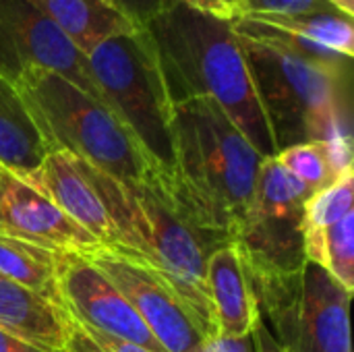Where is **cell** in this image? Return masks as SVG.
<instances>
[{
	"label": "cell",
	"instance_id": "1",
	"mask_svg": "<svg viewBox=\"0 0 354 352\" xmlns=\"http://www.w3.org/2000/svg\"><path fill=\"white\" fill-rule=\"evenodd\" d=\"M81 168L110 216V245L151 268L191 309L203 338L216 336L205 268L212 253L232 239L201 224L176 197L172 178L160 170L139 183H118L85 162Z\"/></svg>",
	"mask_w": 354,
	"mask_h": 352
},
{
	"label": "cell",
	"instance_id": "2",
	"mask_svg": "<svg viewBox=\"0 0 354 352\" xmlns=\"http://www.w3.org/2000/svg\"><path fill=\"white\" fill-rule=\"evenodd\" d=\"M143 27L151 37L172 106L212 100L263 158L278 154L234 21L205 15L180 0H166Z\"/></svg>",
	"mask_w": 354,
	"mask_h": 352
},
{
	"label": "cell",
	"instance_id": "3",
	"mask_svg": "<svg viewBox=\"0 0 354 352\" xmlns=\"http://www.w3.org/2000/svg\"><path fill=\"white\" fill-rule=\"evenodd\" d=\"M172 189L205 226L234 237L263 164V156L212 100L172 108Z\"/></svg>",
	"mask_w": 354,
	"mask_h": 352
},
{
	"label": "cell",
	"instance_id": "4",
	"mask_svg": "<svg viewBox=\"0 0 354 352\" xmlns=\"http://www.w3.org/2000/svg\"><path fill=\"white\" fill-rule=\"evenodd\" d=\"M241 46L278 151L353 135V71L311 62L270 39L241 35Z\"/></svg>",
	"mask_w": 354,
	"mask_h": 352
},
{
	"label": "cell",
	"instance_id": "5",
	"mask_svg": "<svg viewBox=\"0 0 354 352\" xmlns=\"http://www.w3.org/2000/svg\"><path fill=\"white\" fill-rule=\"evenodd\" d=\"M15 85L50 151H66L118 183L156 170L114 112L62 75L31 66Z\"/></svg>",
	"mask_w": 354,
	"mask_h": 352
},
{
	"label": "cell",
	"instance_id": "6",
	"mask_svg": "<svg viewBox=\"0 0 354 352\" xmlns=\"http://www.w3.org/2000/svg\"><path fill=\"white\" fill-rule=\"evenodd\" d=\"M102 102L129 129L156 170L172 178V102L145 27L114 35L87 56Z\"/></svg>",
	"mask_w": 354,
	"mask_h": 352
},
{
	"label": "cell",
	"instance_id": "7",
	"mask_svg": "<svg viewBox=\"0 0 354 352\" xmlns=\"http://www.w3.org/2000/svg\"><path fill=\"white\" fill-rule=\"evenodd\" d=\"M247 270V268H245ZM257 322L288 352H351L353 293L330 272L305 261L299 272H249Z\"/></svg>",
	"mask_w": 354,
	"mask_h": 352
},
{
	"label": "cell",
	"instance_id": "8",
	"mask_svg": "<svg viewBox=\"0 0 354 352\" xmlns=\"http://www.w3.org/2000/svg\"><path fill=\"white\" fill-rule=\"evenodd\" d=\"M313 193L266 158L249 207L232 237L245 268L259 274H288L305 266L303 214Z\"/></svg>",
	"mask_w": 354,
	"mask_h": 352
},
{
	"label": "cell",
	"instance_id": "9",
	"mask_svg": "<svg viewBox=\"0 0 354 352\" xmlns=\"http://www.w3.org/2000/svg\"><path fill=\"white\" fill-rule=\"evenodd\" d=\"M85 259L127 297L164 351L195 352L205 340L191 309L143 261L112 245H100Z\"/></svg>",
	"mask_w": 354,
	"mask_h": 352
},
{
	"label": "cell",
	"instance_id": "10",
	"mask_svg": "<svg viewBox=\"0 0 354 352\" xmlns=\"http://www.w3.org/2000/svg\"><path fill=\"white\" fill-rule=\"evenodd\" d=\"M31 66L54 71L102 102L87 58L54 23L31 0H0V77L17 83Z\"/></svg>",
	"mask_w": 354,
	"mask_h": 352
},
{
	"label": "cell",
	"instance_id": "11",
	"mask_svg": "<svg viewBox=\"0 0 354 352\" xmlns=\"http://www.w3.org/2000/svg\"><path fill=\"white\" fill-rule=\"evenodd\" d=\"M58 290L64 311L81 326L151 352H166L127 297L83 255L60 253Z\"/></svg>",
	"mask_w": 354,
	"mask_h": 352
},
{
	"label": "cell",
	"instance_id": "12",
	"mask_svg": "<svg viewBox=\"0 0 354 352\" xmlns=\"http://www.w3.org/2000/svg\"><path fill=\"white\" fill-rule=\"evenodd\" d=\"M0 232L48 251L83 257L102 245L39 189L6 168L0 172Z\"/></svg>",
	"mask_w": 354,
	"mask_h": 352
},
{
	"label": "cell",
	"instance_id": "13",
	"mask_svg": "<svg viewBox=\"0 0 354 352\" xmlns=\"http://www.w3.org/2000/svg\"><path fill=\"white\" fill-rule=\"evenodd\" d=\"M25 180L39 189L95 241L102 245L114 241L110 216L75 156L66 151H50Z\"/></svg>",
	"mask_w": 354,
	"mask_h": 352
},
{
	"label": "cell",
	"instance_id": "14",
	"mask_svg": "<svg viewBox=\"0 0 354 352\" xmlns=\"http://www.w3.org/2000/svg\"><path fill=\"white\" fill-rule=\"evenodd\" d=\"M205 284L216 332L228 338L247 336L257 322V309L245 261L234 243L212 253L205 268Z\"/></svg>",
	"mask_w": 354,
	"mask_h": 352
},
{
	"label": "cell",
	"instance_id": "15",
	"mask_svg": "<svg viewBox=\"0 0 354 352\" xmlns=\"http://www.w3.org/2000/svg\"><path fill=\"white\" fill-rule=\"evenodd\" d=\"M0 328L46 352H64L68 313L0 274Z\"/></svg>",
	"mask_w": 354,
	"mask_h": 352
},
{
	"label": "cell",
	"instance_id": "16",
	"mask_svg": "<svg viewBox=\"0 0 354 352\" xmlns=\"http://www.w3.org/2000/svg\"><path fill=\"white\" fill-rule=\"evenodd\" d=\"M54 27L87 56L102 41L137 29L127 15L104 0H31Z\"/></svg>",
	"mask_w": 354,
	"mask_h": 352
},
{
	"label": "cell",
	"instance_id": "17",
	"mask_svg": "<svg viewBox=\"0 0 354 352\" xmlns=\"http://www.w3.org/2000/svg\"><path fill=\"white\" fill-rule=\"evenodd\" d=\"M50 147L17 85L0 77V166L27 178Z\"/></svg>",
	"mask_w": 354,
	"mask_h": 352
},
{
	"label": "cell",
	"instance_id": "18",
	"mask_svg": "<svg viewBox=\"0 0 354 352\" xmlns=\"http://www.w3.org/2000/svg\"><path fill=\"white\" fill-rule=\"evenodd\" d=\"M58 266L60 253L0 232V274L62 307L58 290Z\"/></svg>",
	"mask_w": 354,
	"mask_h": 352
},
{
	"label": "cell",
	"instance_id": "19",
	"mask_svg": "<svg viewBox=\"0 0 354 352\" xmlns=\"http://www.w3.org/2000/svg\"><path fill=\"white\" fill-rule=\"evenodd\" d=\"M305 259L330 272L346 290L354 286V212L340 222L303 237Z\"/></svg>",
	"mask_w": 354,
	"mask_h": 352
},
{
	"label": "cell",
	"instance_id": "20",
	"mask_svg": "<svg viewBox=\"0 0 354 352\" xmlns=\"http://www.w3.org/2000/svg\"><path fill=\"white\" fill-rule=\"evenodd\" d=\"M261 23L274 25L284 31H292L307 39H313L346 58H354V19L338 10L307 12V15H261L251 17Z\"/></svg>",
	"mask_w": 354,
	"mask_h": 352
},
{
	"label": "cell",
	"instance_id": "21",
	"mask_svg": "<svg viewBox=\"0 0 354 352\" xmlns=\"http://www.w3.org/2000/svg\"><path fill=\"white\" fill-rule=\"evenodd\" d=\"M354 176L353 170L338 176L326 189L313 193L305 203L303 214V237L324 230L353 212Z\"/></svg>",
	"mask_w": 354,
	"mask_h": 352
},
{
	"label": "cell",
	"instance_id": "22",
	"mask_svg": "<svg viewBox=\"0 0 354 352\" xmlns=\"http://www.w3.org/2000/svg\"><path fill=\"white\" fill-rule=\"evenodd\" d=\"M276 160L288 174H292L299 183H303L311 193H317L334 183L322 143H301V145L286 147L276 154Z\"/></svg>",
	"mask_w": 354,
	"mask_h": 352
},
{
	"label": "cell",
	"instance_id": "23",
	"mask_svg": "<svg viewBox=\"0 0 354 352\" xmlns=\"http://www.w3.org/2000/svg\"><path fill=\"white\" fill-rule=\"evenodd\" d=\"M243 4H245V15L243 17H261V15L288 17V15L336 10L326 0H243Z\"/></svg>",
	"mask_w": 354,
	"mask_h": 352
},
{
	"label": "cell",
	"instance_id": "24",
	"mask_svg": "<svg viewBox=\"0 0 354 352\" xmlns=\"http://www.w3.org/2000/svg\"><path fill=\"white\" fill-rule=\"evenodd\" d=\"M104 2L118 8L139 27H143L166 4V0H104Z\"/></svg>",
	"mask_w": 354,
	"mask_h": 352
},
{
	"label": "cell",
	"instance_id": "25",
	"mask_svg": "<svg viewBox=\"0 0 354 352\" xmlns=\"http://www.w3.org/2000/svg\"><path fill=\"white\" fill-rule=\"evenodd\" d=\"M195 352H257V346H255V336L251 330L247 336H241V338H228L220 334L209 336L199 344V349Z\"/></svg>",
	"mask_w": 354,
	"mask_h": 352
},
{
	"label": "cell",
	"instance_id": "26",
	"mask_svg": "<svg viewBox=\"0 0 354 352\" xmlns=\"http://www.w3.org/2000/svg\"><path fill=\"white\" fill-rule=\"evenodd\" d=\"M85 330V334L93 340V344L100 349L102 352H151L135 342H129V340H120V338H114V336H108V334H102V332H95V330H89L85 326H81Z\"/></svg>",
	"mask_w": 354,
	"mask_h": 352
},
{
	"label": "cell",
	"instance_id": "27",
	"mask_svg": "<svg viewBox=\"0 0 354 352\" xmlns=\"http://www.w3.org/2000/svg\"><path fill=\"white\" fill-rule=\"evenodd\" d=\"M64 352H102L93 340L85 334L81 324L68 315V330H66V349Z\"/></svg>",
	"mask_w": 354,
	"mask_h": 352
},
{
	"label": "cell",
	"instance_id": "28",
	"mask_svg": "<svg viewBox=\"0 0 354 352\" xmlns=\"http://www.w3.org/2000/svg\"><path fill=\"white\" fill-rule=\"evenodd\" d=\"M0 352H46L0 328Z\"/></svg>",
	"mask_w": 354,
	"mask_h": 352
},
{
	"label": "cell",
	"instance_id": "29",
	"mask_svg": "<svg viewBox=\"0 0 354 352\" xmlns=\"http://www.w3.org/2000/svg\"><path fill=\"white\" fill-rule=\"evenodd\" d=\"M180 2L187 4V6H191V8H195V10H201L205 15H214V17H220V19L234 21L220 0H180Z\"/></svg>",
	"mask_w": 354,
	"mask_h": 352
},
{
	"label": "cell",
	"instance_id": "30",
	"mask_svg": "<svg viewBox=\"0 0 354 352\" xmlns=\"http://www.w3.org/2000/svg\"><path fill=\"white\" fill-rule=\"evenodd\" d=\"M253 336H255L257 352H288L284 351V349L272 338V334H270L259 322H255V326H253Z\"/></svg>",
	"mask_w": 354,
	"mask_h": 352
},
{
	"label": "cell",
	"instance_id": "31",
	"mask_svg": "<svg viewBox=\"0 0 354 352\" xmlns=\"http://www.w3.org/2000/svg\"><path fill=\"white\" fill-rule=\"evenodd\" d=\"M222 4H224V8L230 12V17L236 21V19H241L243 15H245V4H243V0H220Z\"/></svg>",
	"mask_w": 354,
	"mask_h": 352
},
{
	"label": "cell",
	"instance_id": "32",
	"mask_svg": "<svg viewBox=\"0 0 354 352\" xmlns=\"http://www.w3.org/2000/svg\"><path fill=\"white\" fill-rule=\"evenodd\" d=\"M330 6H334L336 10H340L342 15L346 17H353L354 19V0H326Z\"/></svg>",
	"mask_w": 354,
	"mask_h": 352
},
{
	"label": "cell",
	"instance_id": "33",
	"mask_svg": "<svg viewBox=\"0 0 354 352\" xmlns=\"http://www.w3.org/2000/svg\"><path fill=\"white\" fill-rule=\"evenodd\" d=\"M0 172H2V166H0Z\"/></svg>",
	"mask_w": 354,
	"mask_h": 352
}]
</instances>
